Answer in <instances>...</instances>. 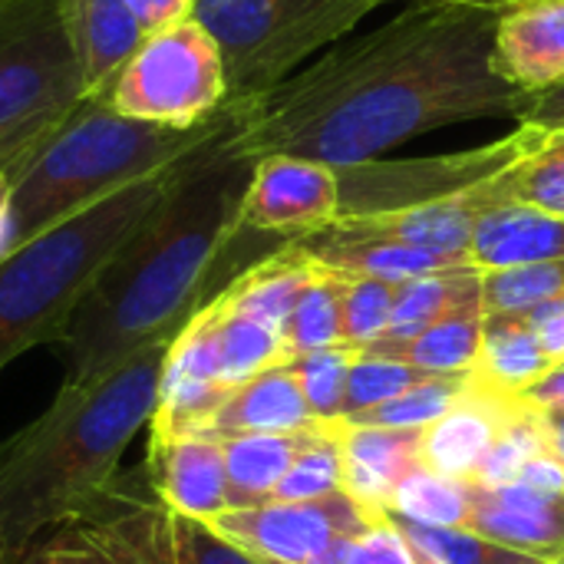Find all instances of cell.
Instances as JSON below:
<instances>
[{
	"label": "cell",
	"instance_id": "b9f144b4",
	"mask_svg": "<svg viewBox=\"0 0 564 564\" xmlns=\"http://www.w3.org/2000/svg\"><path fill=\"white\" fill-rule=\"evenodd\" d=\"M522 317L529 321V327L535 330L542 350L549 354L552 367L564 364V294L562 297H552V301H542L529 311H522Z\"/></svg>",
	"mask_w": 564,
	"mask_h": 564
},
{
	"label": "cell",
	"instance_id": "8fae6325",
	"mask_svg": "<svg viewBox=\"0 0 564 564\" xmlns=\"http://www.w3.org/2000/svg\"><path fill=\"white\" fill-rule=\"evenodd\" d=\"M377 512L357 506L347 492L307 502H261L228 509L208 525L258 564H314L330 545L360 535Z\"/></svg>",
	"mask_w": 564,
	"mask_h": 564
},
{
	"label": "cell",
	"instance_id": "277c9868",
	"mask_svg": "<svg viewBox=\"0 0 564 564\" xmlns=\"http://www.w3.org/2000/svg\"><path fill=\"white\" fill-rule=\"evenodd\" d=\"M231 122V106L192 129L139 122L106 99L86 96L76 112L10 175L13 248L73 212L159 175L212 142Z\"/></svg>",
	"mask_w": 564,
	"mask_h": 564
},
{
	"label": "cell",
	"instance_id": "d590c367",
	"mask_svg": "<svg viewBox=\"0 0 564 564\" xmlns=\"http://www.w3.org/2000/svg\"><path fill=\"white\" fill-rule=\"evenodd\" d=\"M387 519L436 564H552L535 555H522L516 549L496 545L469 529H433V525H416L397 516H387Z\"/></svg>",
	"mask_w": 564,
	"mask_h": 564
},
{
	"label": "cell",
	"instance_id": "d6a6232c",
	"mask_svg": "<svg viewBox=\"0 0 564 564\" xmlns=\"http://www.w3.org/2000/svg\"><path fill=\"white\" fill-rule=\"evenodd\" d=\"M354 360H357V350L347 347V344L311 350V354H297V357L288 360L294 377H297V383H301L304 403H307L314 420H321V423L344 420L347 380H350Z\"/></svg>",
	"mask_w": 564,
	"mask_h": 564
},
{
	"label": "cell",
	"instance_id": "1f68e13d",
	"mask_svg": "<svg viewBox=\"0 0 564 564\" xmlns=\"http://www.w3.org/2000/svg\"><path fill=\"white\" fill-rule=\"evenodd\" d=\"M506 198L564 218V129H542L529 155L502 172Z\"/></svg>",
	"mask_w": 564,
	"mask_h": 564
},
{
	"label": "cell",
	"instance_id": "3957f363",
	"mask_svg": "<svg viewBox=\"0 0 564 564\" xmlns=\"http://www.w3.org/2000/svg\"><path fill=\"white\" fill-rule=\"evenodd\" d=\"M182 327L83 383L59 387L46 413L0 443V539L13 555L23 558L43 532L79 519L116 479L122 453L152 420L162 367Z\"/></svg>",
	"mask_w": 564,
	"mask_h": 564
},
{
	"label": "cell",
	"instance_id": "4dcf8cb0",
	"mask_svg": "<svg viewBox=\"0 0 564 564\" xmlns=\"http://www.w3.org/2000/svg\"><path fill=\"white\" fill-rule=\"evenodd\" d=\"M469 387V370L466 373H430L406 393L347 416V423L357 426H383V430H430Z\"/></svg>",
	"mask_w": 564,
	"mask_h": 564
},
{
	"label": "cell",
	"instance_id": "f35d334b",
	"mask_svg": "<svg viewBox=\"0 0 564 564\" xmlns=\"http://www.w3.org/2000/svg\"><path fill=\"white\" fill-rule=\"evenodd\" d=\"M397 301V284L380 278H350L344 288V344L357 354L387 334Z\"/></svg>",
	"mask_w": 564,
	"mask_h": 564
},
{
	"label": "cell",
	"instance_id": "e0dca14e",
	"mask_svg": "<svg viewBox=\"0 0 564 564\" xmlns=\"http://www.w3.org/2000/svg\"><path fill=\"white\" fill-rule=\"evenodd\" d=\"M466 529L522 555H535L552 564L562 562L564 496H545L522 482L496 489L473 482V509Z\"/></svg>",
	"mask_w": 564,
	"mask_h": 564
},
{
	"label": "cell",
	"instance_id": "5b68a950",
	"mask_svg": "<svg viewBox=\"0 0 564 564\" xmlns=\"http://www.w3.org/2000/svg\"><path fill=\"white\" fill-rule=\"evenodd\" d=\"M175 165L73 212L0 258V370L30 347L63 340L99 271L162 202Z\"/></svg>",
	"mask_w": 564,
	"mask_h": 564
},
{
	"label": "cell",
	"instance_id": "9c48e42d",
	"mask_svg": "<svg viewBox=\"0 0 564 564\" xmlns=\"http://www.w3.org/2000/svg\"><path fill=\"white\" fill-rule=\"evenodd\" d=\"M542 139V129L519 126L512 135L459 152V155H440V159H416V162H360L337 169L340 178V215H377V212H397L436 198H449L459 192H469L496 175H502L512 162L529 155L535 142Z\"/></svg>",
	"mask_w": 564,
	"mask_h": 564
},
{
	"label": "cell",
	"instance_id": "f546056e",
	"mask_svg": "<svg viewBox=\"0 0 564 564\" xmlns=\"http://www.w3.org/2000/svg\"><path fill=\"white\" fill-rule=\"evenodd\" d=\"M473 509V482L469 479H449L430 469H416L403 479L397 489L390 512L416 525H433V529H466Z\"/></svg>",
	"mask_w": 564,
	"mask_h": 564
},
{
	"label": "cell",
	"instance_id": "f1b7e54d",
	"mask_svg": "<svg viewBox=\"0 0 564 564\" xmlns=\"http://www.w3.org/2000/svg\"><path fill=\"white\" fill-rule=\"evenodd\" d=\"M344 288H347V274L330 271L324 264L314 268L284 327L288 360L297 354L344 344Z\"/></svg>",
	"mask_w": 564,
	"mask_h": 564
},
{
	"label": "cell",
	"instance_id": "836d02e7",
	"mask_svg": "<svg viewBox=\"0 0 564 564\" xmlns=\"http://www.w3.org/2000/svg\"><path fill=\"white\" fill-rule=\"evenodd\" d=\"M545 453H552V449H549V436H545V426H542V413L519 400L516 416L509 420V426L502 430V436L496 440V446L482 459V466L473 476V482L486 486V489L509 486V482L519 479V473L532 459H539Z\"/></svg>",
	"mask_w": 564,
	"mask_h": 564
},
{
	"label": "cell",
	"instance_id": "7bdbcfd3",
	"mask_svg": "<svg viewBox=\"0 0 564 564\" xmlns=\"http://www.w3.org/2000/svg\"><path fill=\"white\" fill-rule=\"evenodd\" d=\"M126 3L145 36L188 20L195 10V0H126Z\"/></svg>",
	"mask_w": 564,
	"mask_h": 564
},
{
	"label": "cell",
	"instance_id": "7dc6e473",
	"mask_svg": "<svg viewBox=\"0 0 564 564\" xmlns=\"http://www.w3.org/2000/svg\"><path fill=\"white\" fill-rule=\"evenodd\" d=\"M13 248V185L10 175L0 172V258Z\"/></svg>",
	"mask_w": 564,
	"mask_h": 564
},
{
	"label": "cell",
	"instance_id": "4316f807",
	"mask_svg": "<svg viewBox=\"0 0 564 564\" xmlns=\"http://www.w3.org/2000/svg\"><path fill=\"white\" fill-rule=\"evenodd\" d=\"M476 294H482V271H476L473 264L410 278V281L397 284V301H393L387 334L370 347L406 344ZM370 347H364V350H370Z\"/></svg>",
	"mask_w": 564,
	"mask_h": 564
},
{
	"label": "cell",
	"instance_id": "f907efd6",
	"mask_svg": "<svg viewBox=\"0 0 564 564\" xmlns=\"http://www.w3.org/2000/svg\"><path fill=\"white\" fill-rule=\"evenodd\" d=\"M0 564H23V558H20V555H13V552L3 545V539H0Z\"/></svg>",
	"mask_w": 564,
	"mask_h": 564
},
{
	"label": "cell",
	"instance_id": "ab89813d",
	"mask_svg": "<svg viewBox=\"0 0 564 564\" xmlns=\"http://www.w3.org/2000/svg\"><path fill=\"white\" fill-rule=\"evenodd\" d=\"M430 373L403 364V360H387V357H367L357 354L354 367H350V380H347V403H344V420L364 410H373L400 393H406L410 387H416L420 380H426Z\"/></svg>",
	"mask_w": 564,
	"mask_h": 564
},
{
	"label": "cell",
	"instance_id": "ee69618b",
	"mask_svg": "<svg viewBox=\"0 0 564 564\" xmlns=\"http://www.w3.org/2000/svg\"><path fill=\"white\" fill-rule=\"evenodd\" d=\"M516 482H522V486H529V489H535V492H545V496H564V466L552 456V453H545V456L532 459V463L519 473Z\"/></svg>",
	"mask_w": 564,
	"mask_h": 564
},
{
	"label": "cell",
	"instance_id": "52a82bcc",
	"mask_svg": "<svg viewBox=\"0 0 564 564\" xmlns=\"http://www.w3.org/2000/svg\"><path fill=\"white\" fill-rule=\"evenodd\" d=\"M380 3L387 0H195L192 20L218 43L228 102H251Z\"/></svg>",
	"mask_w": 564,
	"mask_h": 564
},
{
	"label": "cell",
	"instance_id": "816d5d0a",
	"mask_svg": "<svg viewBox=\"0 0 564 564\" xmlns=\"http://www.w3.org/2000/svg\"><path fill=\"white\" fill-rule=\"evenodd\" d=\"M555 564H564V558H562V562H555Z\"/></svg>",
	"mask_w": 564,
	"mask_h": 564
},
{
	"label": "cell",
	"instance_id": "c3c4849f",
	"mask_svg": "<svg viewBox=\"0 0 564 564\" xmlns=\"http://www.w3.org/2000/svg\"><path fill=\"white\" fill-rule=\"evenodd\" d=\"M539 413H542V426L549 436V449L564 466V410H539Z\"/></svg>",
	"mask_w": 564,
	"mask_h": 564
},
{
	"label": "cell",
	"instance_id": "4fadbf2b",
	"mask_svg": "<svg viewBox=\"0 0 564 564\" xmlns=\"http://www.w3.org/2000/svg\"><path fill=\"white\" fill-rule=\"evenodd\" d=\"M225 397L228 383L221 380L215 327L208 307L202 304L178 330L165 357L155 410L149 420V443L202 433Z\"/></svg>",
	"mask_w": 564,
	"mask_h": 564
},
{
	"label": "cell",
	"instance_id": "7a4b0ae2",
	"mask_svg": "<svg viewBox=\"0 0 564 564\" xmlns=\"http://www.w3.org/2000/svg\"><path fill=\"white\" fill-rule=\"evenodd\" d=\"M228 126L175 165L162 202L73 311L56 344L66 370L63 387L83 383L159 334L188 324L202 304L245 271L235 248L241 241V195L254 162L231 152Z\"/></svg>",
	"mask_w": 564,
	"mask_h": 564
},
{
	"label": "cell",
	"instance_id": "60d3db41",
	"mask_svg": "<svg viewBox=\"0 0 564 564\" xmlns=\"http://www.w3.org/2000/svg\"><path fill=\"white\" fill-rule=\"evenodd\" d=\"M314 564H436L420 552L387 516H377L360 535L330 545Z\"/></svg>",
	"mask_w": 564,
	"mask_h": 564
},
{
	"label": "cell",
	"instance_id": "ffe728a7",
	"mask_svg": "<svg viewBox=\"0 0 564 564\" xmlns=\"http://www.w3.org/2000/svg\"><path fill=\"white\" fill-rule=\"evenodd\" d=\"M558 258H564V218L558 215L519 202H502L486 208L476 221L469 264L482 274Z\"/></svg>",
	"mask_w": 564,
	"mask_h": 564
},
{
	"label": "cell",
	"instance_id": "7c38bea8",
	"mask_svg": "<svg viewBox=\"0 0 564 564\" xmlns=\"http://www.w3.org/2000/svg\"><path fill=\"white\" fill-rule=\"evenodd\" d=\"M337 215L340 178L334 165L304 155L254 159L238 212L241 231L288 245L330 228Z\"/></svg>",
	"mask_w": 564,
	"mask_h": 564
},
{
	"label": "cell",
	"instance_id": "e575fe53",
	"mask_svg": "<svg viewBox=\"0 0 564 564\" xmlns=\"http://www.w3.org/2000/svg\"><path fill=\"white\" fill-rule=\"evenodd\" d=\"M344 492V453H340V420L327 423L321 436L291 463L274 489L278 502H307Z\"/></svg>",
	"mask_w": 564,
	"mask_h": 564
},
{
	"label": "cell",
	"instance_id": "83f0119b",
	"mask_svg": "<svg viewBox=\"0 0 564 564\" xmlns=\"http://www.w3.org/2000/svg\"><path fill=\"white\" fill-rule=\"evenodd\" d=\"M205 307L212 314L221 380L228 383V390H235L238 383L251 380L254 373L288 360V347L278 330L264 327L261 321H254L248 314H238L218 294Z\"/></svg>",
	"mask_w": 564,
	"mask_h": 564
},
{
	"label": "cell",
	"instance_id": "484cf974",
	"mask_svg": "<svg viewBox=\"0 0 564 564\" xmlns=\"http://www.w3.org/2000/svg\"><path fill=\"white\" fill-rule=\"evenodd\" d=\"M482 324H486V307H482V294H476V297L463 301L459 307H453L446 317H440L433 327L416 334L413 340L393 344V347H370L360 354L403 360L426 373H466V370H473V364L479 357Z\"/></svg>",
	"mask_w": 564,
	"mask_h": 564
},
{
	"label": "cell",
	"instance_id": "74e56055",
	"mask_svg": "<svg viewBox=\"0 0 564 564\" xmlns=\"http://www.w3.org/2000/svg\"><path fill=\"white\" fill-rule=\"evenodd\" d=\"M23 564H129L122 552L86 519H69L43 532L23 555Z\"/></svg>",
	"mask_w": 564,
	"mask_h": 564
},
{
	"label": "cell",
	"instance_id": "9a60e30c",
	"mask_svg": "<svg viewBox=\"0 0 564 564\" xmlns=\"http://www.w3.org/2000/svg\"><path fill=\"white\" fill-rule=\"evenodd\" d=\"M142 469L155 499L172 512L198 522H212L228 512V479L218 436L188 433L149 443V459Z\"/></svg>",
	"mask_w": 564,
	"mask_h": 564
},
{
	"label": "cell",
	"instance_id": "ac0fdd59",
	"mask_svg": "<svg viewBox=\"0 0 564 564\" xmlns=\"http://www.w3.org/2000/svg\"><path fill=\"white\" fill-rule=\"evenodd\" d=\"M516 410L519 397L486 390L469 373L466 393L430 430H423V469L473 482Z\"/></svg>",
	"mask_w": 564,
	"mask_h": 564
},
{
	"label": "cell",
	"instance_id": "8992f818",
	"mask_svg": "<svg viewBox=\"0 0 564 564\" xmlns=\"http://www.w3.org/2000/svg\"><path fill=\"white\" fill-rule=\"evenodd\" d=\"M83 99L59 0H0V172L13 175Z\"/></svg>",
	"mask_w": 564,
	"mask_h": 564
},
{
	"label": "cell",
	"instance_id": "7402d4cb",
	"mask_svg": "<svg viewBox=\"0 0 564 564\" xmlns=\"http://www.w3.org/2000/svg\"><path fill=\"white\" fill-rule=\"evenodd\" d=\"M317 423L304 403L301 383L291 364H274L251 380L228 390L215 416L202 433L212 436H245V433H291Z\"/></svg>",
	"mask_w": 564,
	"mask_h": 564
},
{
	"label": "cell",
	"instance_id": "44dd1931",
	"mask_svg": "<svg viewBox=\"0 0 564 564\" xmlns=\"http://www.w3.org/2000/svg\"><path fill=\"white\" fill-rule=\"evenodd\" d=\"M86 96H102L145 40L126 0H59Z\"/></svg>",
	"mask_w": 564,
	"mask_h": 564
},
{
	"label": "cell",
	"instance_id": "cb8c5ba5",
	"mask_svg": "<svg viewBox=\"0 0 564 564\" xmlns=\"http://www.w3.org/2000/svg\"><path fill=\"white\" fill-rule=\"evenodd\" d=\"M314 268H317V261L297 241H288L278 251L254 261L251 268H245L238 278H231L218 291V297L228 307H235L238 314H248L284 337L288 317H291L304 284L311 281Z\"/></svg>",
	"mask_w": 564,
	"mask_h": 564
},
{
	"label": "cell",
	"instance_id": "681fc988",
	"mask_svg": "<svg viewBox=\"0 0 564 564\" xmlns=\"http://www.w3.org/2000/svg\"><path fill=\"white\" fill-rule=\"evenodd\" d=\"M410 3H416V0H410ZM426 3H456V7H473V10H486V13H502V10H509V7H516V3H525V0H426Z\"/></svg>",
	"mask_w": 564,
	"mask_h": 564
},
{
	"label": "cell",
	"instance_id": "d4e9b609",
	"mask_svg": "<svg viewBox=\"0 0 564 564\" xmlns=\"http://www.w3.org/2000/svg\"><path fill=\"white\" fill-rule=\"evenodd\" d=\"M549 370L552 360L522 314H486L479 357L469 370L479 387L506 397H522Z\"/></svg>",
	"mask_w": 564,
	"mask_h": 564
},
{
	"label": "cell",
	"instance_id": "ba28073f",
	"mask_svg": "<svg viewBox=\"0 0 564 564\" xmlns=\"http://www.w3.org/2000/svg\"><path fill=\"white\" fill-rule=\"evenodd\" d=\"M99 99L139 122L202 126L228 102L218 43L192 17L149 33Z\"/></svg>",
	"mask_w": 564,
	"mask_h": 564
},
{
	"label": "cell",
	"instance_id": "f6af8a7d",
	"mask_svg": "<svg viewBox=\"0 0 564 564\" xmlns=\"http://www.w3.org/2000/svg\"><path fill=\"white\" fill-rule=\"evenodd\" d=\"M519 126H532V129H564V83L535 96L532 106L525 109V116L519 119Z\"/></svg>",
	"mask_w": 564,
	"mask_h": 564
},
{
	"label": "cell",
	"instance_id": "5bb4252c",
	"mask_svg": "<svg viewBox=\"0 0 564 564\" xmlns=\"http://www.w3.org/2000/svg\"><path fill=\"white\" fill-rule=\"evenodd\" d=\"M506 198V182L502 175L423 205L397 208V212H377V215H354V218H337L334 228L350 231V235H367V238H390L400 245H413L423 251H436L446 258L469 261V245L476 221L486 208L502 205Z\"/></svg>",
	"mask_w": 564,
	"mask_h": 564
},
{
	"label": "cell",
	"instance_id": "bcb514c9",
	"mask_svg": "<svg viewBox=\"0 0 564 564\" xmlns=\"http://www.w3.org/2000/svg\"><path fill=\"white\" fill-rule=\"evenodd\" d=\"M522 403L535 406V410H564V364L552 367L535 387H529L522 397Z\"/></svg>",
	"mask_w": 564,
	"mask_h": 564
},
{
	"label": "cell",
	"instance_id": "6da1fadb",
	"mask_svg": "<svg viewBox=\"0 0 564 564\" xmlns=\"http://www.w3.org/2000/svg\"><path fill=\"white\" fill-rule=\"evenodd\" d=\"M492 33L496 13L416 0L264 96L228 102L225 139L251 162L304 155L344 169L443 126L522 119L532 99L499 73Z\"/></svg>",
	"mask_w": 564,
	"mask_h": 564
},
{
	"label": "cell",
	"instance_id": "d6986e66",
	"mask_svg": "<svg viewBox=\"0 0 564 564\" xmlns=\"http://www.w3.org/2000/svg\"><path fill=\"white\" fill-rule=\"evenodd\" d=\"M344 453V492L367 512H390V502L403 479L423 466L420 430L357 426L340 420Z\"/></svg>",
	"mask_w": 564,
	"mask_h": 564
},
{
	"label": "cell",
	"instance_id": "603a6c76",
	"mask_svg": "<svg viewBox=\"0 0 564 564\" xmlns=\"http://www.w3.org/2000/svg\"><path fill=\"white\" fill-rule=\"evenodd\" d=\"M327 423H311L291 433H245V436H218L225 456L228 479V509H251L274 499L278 482L291 469V463L321 436Z\"/></svg>",
	"mask_w": 564,
	"mask_h": 564
},
{
	"label": "cell",
	"instance_id": "8d00e7d4",
	"mask_svg": "<svg viewBox=\"0 0 564 564\" xmlns=\"http://www.w3.org/2000/svg\"><path fill=\"white\" fill-rule=\"evenodd\" d=\"M564 294V258L489 271L482 274V307L486 314H522L542 301Z\"/></svg>",
	"mask_w": 564,
	"mask_h": 564
},
{
	"label": "cell",
	"instance_id": "30bf717a",
	"mask_svg": "<svg viewBox=\"0 0 564 564\" xmlns=\"http://www.w3.org/2000/svg\"><path fill=\"white\" fill-rule=\"evenodd\" d=\"M79 519L96 525L129 564H258L208 522L162 506L142 466L132 473L119 469Z\"/></svg>",
	"mask_w": 564,
	"mask_h": 564
},
{
	"label": "cell",
	"instance_id": "2e32d148",
	"mask_svg": "<svg viewBox=\"0 0 564 564\" xmlns=\"http://www.w3.org/2000/svg\"><path fill=\"white\" fill-rule=\"evenodd\" d=\"M499 73L529 99L564 83V0H525L496 17Z\"/></svg>",
	"mask_w": 564,
	"mask_h": 564
}]
</instances>
